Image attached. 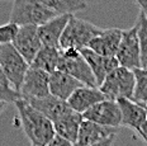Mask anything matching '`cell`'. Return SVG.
<instances>
[{
  "label": "cell",
  "instance_id": "cell-1",
  "mask_svg": "<svg viewBox=\"0 0 147 146\" xmlns=\"http://www.w3.org/2000/svg\"><path fill=\"white\" fill-rule=\"evenodd\" d=\"M24 133L32 146H48L56 136L52 121L45 114L33 108L26 99L20 98L15 102Z\"/></svg>",
  "mask_w": 147,
  "mask_h": 146
},
{
  "label": "cell",
  "instance_id": "cell-2",
  "mask_svg": "<svg viewBox=\"0 0 147 146\" xmlns=\"http://www.w3.org/2000/svg\"><path fill=\"white\" fill-rule=\"evenodd\" d=\"M55 17H57V14L46 7L41 0H14L9 22L19 27H41Z\"/></svg>",
  "mask_w": 147,
  "mask_h": 146
},
{
  "label": "cell",
  "instance_id": "cell-3",
  "mask_svg": "<svg viewBox=\"0 0 147 146\" xmlns=\"http://www.w3.org/2000/svg\"><path fill=\"white\" fill-rule=\"evenodd\" d=\"M102 31L103 28H99L95 24L80 19L75 16H71L65 32L61 37L60 50L75 48V50L81 51L84 48H88L89 43L98 34H100Z\"/></svg>",
  "mask_w": 147,
  "mask_h": 146
},
{
  "label": "cell",
  "instance_id": "cell-4",
  "mask_svg": "<svg viewBox=\"0 0 147 146\" xmlns=\"http://www.w3.org/2000/svg\"><path fill=\"white\" fill-rule=\"evenodd\" d=\"M57 70L69 74L70 76L80 81L82 85L99 88L90 66L81 55V51L79 50H75V48L60 50V62Z\"/></svg>",
  "mask_w": 147,
  "mask_h": 146
},
{
  "label": "cell",
  "instance_id": "cell-5",
  "mask_svg": "<svg viewBox=\"0 0 147 146\" xmlns=\"http://www.w3.org/2000/svg\"><path fill=\"white\" fill-rule=\"evenodd\" d=\"M136 87V78L133 70L119 66L105 78L99 89L108 99H132Z\"/></svg>",
  "mask_w": 147,
  "mask_h": 146
},
{
  "label": "cell",
  "instance_id": "cell-6",
  "mask_svg": "<svg viewBox=\"0 0 147 146\" xmlns=\"http://www.w3.org/2000/svg\"><path fill=\"white\" fill-rule=\"evenodd\" d=\"M0 68L14 87V89L19 92L24 76L29 70L30 65L15 50L13 43L3 45L0 48Z\"/></svg>",
  "mask_w": 147,
  "mask_h": 146
},
{
  "label": "cell",
  "instance_id": "cell-7",
  "mask_svg": "<svg viewBox=\"0 0 147 146\" xmlns=\"http://www.w3.org/2000/svg\"><path fill=\"white\" fill-rule=\"evenodd\" d=\"M115 59L119 66L129 70H136L142 68L141 64V48L138 39V23L129 29L123 31L122 41L119 45L118 52L115 55Z\"/></svg>",
  "mask_w": 147,
  "mask_h": 146
},
{
  "label": "cell",
  "instance_id": "cell-8",
  "mask_svg": "<svg viewBox=\"0 0 147 146\" xmlns=\"http://www.w3.org/2000/svg\"><path fill=\"white\" fill-rule=\"evenodd\" d=\"M84 120L110 128H119L122 126V113L117 100L105 99L91 107L82 114Z\"/></svg>",
  "mask_w": 147,
  "mask_h": 146
},
{
  "label": "cell",
  "instance_id": "cell-9",
  "mask_svg": "<svg viewBox=\"0 0 147 146\" xmlns=\"http://www.w3.org/2000/svg\"><path fill=\"white\" fill-rule=\"evenodd\" d=\"M23 99H39L50 95V74L32 68L27 71L19 90Z\"/></svg>",
  "mask_w": 147,
  "mask_h": 146
},
{
  "label": "cell",
  "instance_id": "cell-10",
  "mask_svg": "<svg viewBox=\"0 0 147 146\" xmlns=\"http://www.w3.org/2000/svg\"><path fill=\"white\" fill-rule=\"evenodd\" d=\"M13 46L24 57V60L30 65L32 61L34 60V57L37 56V53L39 52V50L43 47L38 34V27L36 26L19 27L17 37H15L13 42Z\"/></svg>",
  "mask_w": 147,
  "mask_h": 146
},
{
  "label": "cell",
  "instance_id": "cell-11",
  "mask_svg": "<svg viewBox=\"0 0 147 146\" xmlns=\"http://www.w3.org/2000/svg\"><path fill=\"white\" fill-rule=\"evenodd\" d=\"M118 133V128H110L104 127L100 124L84 120L79 130L78 140L75 142V146H90L98 142L105 141L110 137H115Z\"/></svg>",
  "mask_w": 147,
  "mask_h": 146
},
{
  "label": "cell",
  "instance_id": "cell-12",
  "mask_svg": "<svg viewBox=\"0 0 147 146\" xmlns=\"http://www.w3.org/2000/svg\"><path fill=\"white\" fill-rule=\"evenodd\" d=\"M122 34H123V29H119V28L103 29L102 33L98 34L89 43L88 48H90L94 52L102 55V56L115 57L122 41Z\"/></svg>",
  "mask_w": 147,
  "mask_h": 146
},
{
  "label": "cell",
  "instance_id": "cell-13",
  "mask_svg": "<svg viewBox=\"0 0 147 146\" xmlns=\"http://www.w3.org/2000/svg\"><path fill=\"white\" fill-rule=\"evenodd\" d=\"M105 99L108 98L99 88H91V87H86V85H82L70 97L67 103H69V105L71 107L72 111L78 112L80 114H84L91 107H94L95 104L103 102Z\"/></svg>",
  "mask_w": 147,
  "mask_h": 146
},
{
  "label": "cell",
  "instance_id": "cell-14",
  "mask_svg": "<svg viewBox=\"0 0 147 146\" xmlns=\"http://www.w3.org/2000/svg\"><path fill=\"white\" fill-rule=\"evenodd\" d=\"M81 55L84 56V59L86 60V62L90 66L91 71H93L94 76L96 79L98 87L103 84V81L105 80V78L108 76L113 70L119 68V64L115 57H107L102 56V55L94 52L90 48H84L81 50Z\"/></svg>",
  "mask_w": 147,
  "mask_h": 146
},
{
  "label": "cell",
  "instance_id": "cell-15",
  "mask_svg": "<svg viewBox=\"0 0 147 146\" xmlns=\"http://www.w3.org/2000/svg\"><path fill=\"white\" fill-rule=\"evenodd\" d=\"M70 17L71 16H69V14L57 16L53 19L48 20L47 23L38 27V34L43 46L59 48L60 50V41L66 29L67 23L70 20Z\"/></svg>",
  "mask_w": 147,
  "mask_h": 146
},
{
  "label": "cell",
  "instance_id": "cell-16",
  "mask_svg": "<svg viewBox=\"0 0 147 146\" xmlns=\"http://www.w3.org/2000/svg\"><path fill=\"white\" fill-rule=\"evenodd\" d=\"M26 100L33 108H36L42 114H45L50 121H52V123H55L61 117H63L65 114L70 113L72 111L67 102L56 98V97L51 95V94L48 97H45V98L26 99Z\"/></svg>",
  "mask_w": 147,
  "mask_h": 146
},
{
  "label": "cell",
  "instance_id": "cell-17",
  "mask_svg": "<svg viewBox=\"0 0 147 146\" xmlns=\"http://www.w3.org/2000/svg\"><path fill=\"white\" fill-rule=\"evenodd\" d=\"M117 103L122 113V126L129 127L138 133L142 124L147 121L146 108L132 99H118Z\"/></svg>",
  "mask_w": 147,
  "mask_h": 146
},
{
  "label": "cell",
  "instance_id": "cell-18",
  "mask_svg": "<svg viewBox=\"0 0 147 146\" xmlns=\"http://www.w3.org/2000/svg\"><path fill=\"white\" fill-rule=\"evenodd\" d=\"M82 84L66 72L56 70L50 75V94L61 100H67Z\"/></svg>",
  "mask_w": 147,
  "mask_h": 146
},
{
  "label": "cell",
  "instance_id": "cell-19",
  "mask_svg": "<svg viewBox=\"0 0 147 146\" xmlns=\"http://www.w3.org/2000/svg\"><path fill=\"white\" fill-rule=\"evenodd\" d=\"M82 121H84L82 114L78 113L75 111H71L70 113L65 114L63 117H61L59 121H56L53 123L55 132H56L57 136H60V137L65 139L75 145Z\"/></svg>",
  "mask_w": 147,
  "mask_h": 146
},
{
  "label": "cell",
  "instance_id": "cell-20",
  "mask_svg": "<svg viewBox=\"0 0 147 146\" xmlns=\"http://www.w3.org/2000/svg\"><path fill=\"white\" fill-rule=\"evenodd\" d=\"M60 62V50L53 47H46L43 46L37 53L34 60L32 61L30 66L36 69H39L42 71L47 72V74H52L59 68Z\"/></svg>",
  "mask_w": 147,
  "mask_h": 146
},
{
  "label": "cell",
  "instance_id": "cell-21",
  "mask_svg": "<svg viewBox=\"0 0 147 146\" xmlns=\"http://www.w3.org/2000/svg\"><path fill=\"white\" fill-rule=\"evenodd\" d=\"M41 1L57 16H65V14L72 16L76 11L86 8L85 0H41Z\"/></svg>",
  "mask_w": 147,
  "mask_h": 146
},
{
  "label": "cell",
  "instance_id": "cell-22",
  "mask_svg": "<svg viewBox=\"0 0 147 146\" xmlns=\"http://www.w3.org/2000/svg\"><path fill=\"white\" fill-rule=\"evenodd\" d=\"M136 78V87L132 100L141 105L147 104V68L133 70Z\"/></svg>",
  "mask_w": 147,
  "mask_h": 146
},
{
  "label": "cell",
  "instance_id": "cell-23",
  "mask_svg": "<svg viewBox=\"0 0 147 146\" xmlns=\"http://www.w3.org/2000/svg\"><path fill=\"white\" fill-rule=\"evenodd\" d=\"M22 98L20 93L14 89V87L9 81V79L5 76L0 68V102L3 103H15L17 100Z\"/></svg>",
  "mask_w": 147,
  "mask_h": 146
},
{
  "label": "cell",
  "instance_id": "cell-24",
  "mask_svg": "<svg viewBox=\"0 0 147 146\" xmlns=\"http://www.w3.org/2000/svg\"><path fill=\"white\" fill-rule=\"evenodd\" d=\"M138 39L141 48V64L142 68H147V18L140 11L138 19Z\"/></svg>",
  "mask_w": 147,
  "mask_h": 146
},
{
  "label": "cell",
  "instance_id": "cell-25",
  "mask_svg": "<svg viewBox=\"0 0 147 146\" xmlns=\"http://www.w3.org/2000/svg\"><path fill=\"white\" fill-rule=\"evenodd\" d=\"M19 31V26L9 22L7 24L0 26V43L1 45H9L13 43L17 33Z\"/></svg>",
  "mask_w": 147,
  "mask_h": 146
},
{
  "label": "cell",
  "instance_id": "cell-26",
  "mask_svg": "<svg viewBox=\"0 0 147 146\" xmlns=\"http://www.w3.org/2000/svg\"><path fill=\"white\" fill-rule=\"evenodd\" d=\"M48 146H75L72 144V142H70V141H67V140L65 139H62V137H60V136H55L53 140L48 144Z\"/></svg>",
  "mask_w": 147,
  "mask_h": 146
},
{
  "label": "cell",
  "instance_id": "cell-27",
  "mask_svg": "<svg viewBox=\"0 0 147 146\" xmlns=\"http://www.w3.org/2000/svg\"><path fill=\"white\" fill-rule=\"evenodd\" d=\"M136 1L141 8V13H143V16L147 18V0H136Z\"/></svg>",
  "mask_w": 147,
  "mask_h": 146
},
{
  "label": "cell",
  "instance_id": "cell-28",
  "mask_svg": "<svg viewBox=\"0 0 147 146\" xmlns=\"http://www.w3.org/2000/svg\"><path fill=\"white\" fill-rule=\"evenodd\" d=\"M138 135H140L141 137L143 139V141H145L146 144H147V121H146V122L142 124V127H141V130H140Z\"/></svg>",
  "mask_w": 147,
  "mask_h": 146
},
{
  "label": "cell",
  "instance_id": "cell-29",
  "mask_svg": "<svg viewBox=\"0 0 147 146\" xmlns=\"http://www.w3.org/2000/svg\"><path fill=\"white\" fill-rule=\"evenodd\" d=\"M115 137H110L105 141H102V142H98V144H94V145H90V146H113V142H114Z\"/></svg>",
  "mask_w": 147,
  "mask_h": 146
},
{
  "label": "cell",
  "instance_id": "cell-30",
  "mask_svg": "<svg viewBox=\"0 0 147 146\" xmlns=\"http://www.w3.org/2000/svg\"><path fill=\"white\" fill-rule=\"evenodd\" d=\"M5 107H7V103H3V102H0V113H1V112L4 111Z\"/></svg>",
  "mask_w": 147,
  "mask_h": 146
},
{
  "label": "cell",
  "instance_id": "cell-31",
  "mask_svg": "<svg viewBox=\"0 0 147 146\" xmlns=\"http://www.w3.org/2000/svg\"><path fill=\"white\" fill-rule=\"evenodd\" d=\"M143 107H145V108H146V112H147V104H146V105H143Z\"/></svg>",
  "mask_w": 147,
  "mask_h": 146
},
{
  "label": "cell",
  "instance_id": "cell-32",
  "mask_svg": "<svg viewBox=\"0 0 147 146\" xmlns=\"http://www.w3.org/2000/svg\"><path fill=\"white\" fill-rule=\"evenodd\" d=\"M1 1H8V0H1ZM13 1H14V0H13Z\"/></svg>",
  "mask_w": 147,
  "mask_h": 146
},
{
  "label": "cell",
  "instance_id": "cell-33",
  "mask_svg": "<svg viewBox=\"0 0 147 146\" xmlns=\"http://www.w3.org/2000/svg\"><path fill=\"white\" fill-rule=\"evenodd\" d=\"M1 46H3V45H1V43H0V48H1Z\"/></svg>",
  "mask_w": 147,
  "mask_h": 146
},
{
  "label": "cell",
  "instance_id": "cell-34",
  "mask_svg": "<svg viewBox=\"0 0 147 146\" xmlns=\"http://www.w3.org/2000/svg\"><path fill=\"white\" fill-rule=\"evenodd\" d=\"M85 1H88V0H85Z\"/></svg>",
  "mask_w": 147,
  "mask_h": 146
}]
</instances>
